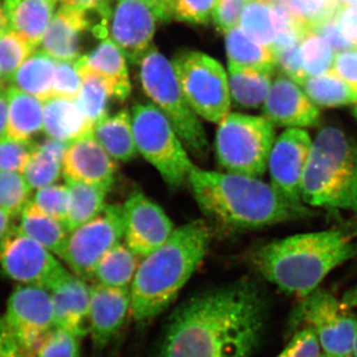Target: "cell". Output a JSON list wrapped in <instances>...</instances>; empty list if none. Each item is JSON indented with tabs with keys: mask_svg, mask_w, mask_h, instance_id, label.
<instances>
[{
	"mask_svg": "<svg viewBox=\"0 0 357 357\" xmlns=\"http://www.w3.org/2000/svg\"><path fill=\"white\" fill-rule=\"evenodd\" d=\"M267 318L266 295L252 279L206 289L171 314L156 357H249Z\"/></svg>",
	"mask_w": 357,
	"mask_h": 357,
	"instance_id": "cell-1",
	"label": "cell"
},
{
	"mask_svg": "<svg viewBox=\"0 0 357 357\" xmlns=\"http://www.w3.org/2000/svg\"><path fill=\"white\" fill-rule=\"evenodd\" d=\"M188 183L204 215L230 229H261L314 213L305 204L289 201L259 178L196 167Z\"/></svg>",
	"mask_w": 357,
	"mask_h": 357,
	"instance_id": "cell-2",
	"label": "cell"
},
{
	"mask_svg": "<svg viewBox=\"0 0 357 357\" xmlns=\"http://www.w3.org/2000/svg\"><path fill=\"white\" fill-rule=\"evenodd\" d=\"M357 256V239L342 229L324 230L277 239L251 257L264 280L303 299L335 268Z\"/></svg>",
	"mask_w": 357,
	"mask_h": 357,
	"instance_id": "cell-3",
	"label": "cell"
},
{
	"mask_svg": "<svg viewBox=\"0 0 357 357\" xmlns=\"http://www.w3.org/2000/svg\"><path fill=\"white\" fill-rule=\"evenodd\" d=\"M211 234L204 220L185 223L143 257L131 284V316L146 325L172 304L208 252Z\"/></svg>",
	"mask_w": 357,
	"mask_h": 357,
	"instance_id": "cell-4",
	"label": "cell"
},
{
	"mask_svg": "<svg viewBox=\"0 0 357 357\" xmlns=\"http://www.w3.org/2000/svg\"><path fill=\"white\" fill-rule=\"evenodd\" d=\"M302 201L314 208L357 213V142L340 129H321L312 140Z\"/></svg>",
	"mask_w": 357,
	"mask_h": 357,
	"instance_id": "cell-5",
	"label": "cell"
},
{
	"mask_svg": "<svg viewBox=\"0 0 357 357\" xmlns=\"http://www.w3.org/2000/svg\"><path fill=\"white\" fill-rule=\"evenodd\" d=\"M139 66L145 95L170 121L189 153L206 158L210 152L206 130L199 115L185 100L172 62L152 45Z\"/></svg>",
	"mask_w": 357,
	"mask_h": 357,
	"instance_id": "cell-6",
	"label": "cell"
},
{
	"mask_svg": "<svg viewBox=\"0 0 357 357\" xmlns=\"http://www.w3.org/2000/svg\"><path fill=\"white\" fill-rule=\"evenodd\" d=\"M276 136L266 117L229 112L218 123L215 155L227 173L259 178L268 168Z\"/></svg>",
	"mask_w": 357,
	"mask_h": 357,
	"instance_id": "cell-7",
	"label": "cell"
},
{
	"mask_svg": "<svg viewBox=\"0 0 357 357\" xmlns=\"http://www.w3.org/2000/svg\"><path fill=\"white\" fill-rule=\"evenodd\" d=\"M131 115L138 153L170 187L178 188L188 182L197 166L165 115L153 103L135 105Z\"/></svg>",
	"mask_w": 357,
	"mask_h": 357,
	"instance_id": "cell-8",
	"label": "cell"
},
{
	"mask_svg": "<svg viewBox=\"0 0 357 357\" xmlns=\"http://www.w3.org/2000/svg\"><path fill=\"white\" fill-rule=\"evenodd\" d=\"M172 65L185 100L199 119L218 124L229 115V76L217 60L202 52L184 51Z\"/></svg>",
	"mask_w": 357,
	"mask_h": 357,
	"instance_id": "cell-9",
	"label": "cell"
},
{
	"mask_svg": "<svg viewBox=\"0 0 357 357\" xmlns=\"http://www.w3.org/2000/svg\"><path fill=\"white\" fill-rule=\"evenodd\" d=\"M291 323L312 328L325 354L352 356L357 318L344 303L325 289L317 288L300 299Z\"/></svg>",
	"mask_w": 357,
	"mask_h": 357,
	"instance_id": "cell-10",
	"label": "cell"
},
{
	"mask_svg": "<svg viewBox=\"0 0 357 357\" xmlns=\"http://www.w3.org/2000/svg\"><path fill=\"white\" fill-rule=\"evenodd\" d=\"M123 239V208L107 206L98 217L70 232L59 257L73 274L86 282L93 280L98 262Z\"/></svg>",
	"mask_w": 357,
	"mask_h": 357,
	"instance_id": "cell-11",
	"label": "cell"
},
{
	"mask_svg": "<svg viewBox=\"0 0 357 357\" xmlns=\"http://www.w3.org/2000/svg\"><path fill=\"white\" fill-rule=\"evenodd\" d=\"M0 268L20 285L48 291L70 273L50 250L20 234L16 227L0 246Z\"/></svg>",
	"mask_w": 357,
	"mask_h": 357,
	"instance_id": "cell-12",
	"label": "cell"
},
{
	"mask_svg": "<svg viewBox=\"0 0 357 357\" xmlns=\"http://www.w3.org/2000/svg\"><path fill=\"white\" fill-rule=\"evenodd\" d=\"M3 318L21 354L32 356L42 338L55 326L50 291L37 286H18L7 301Z\"/></svg>",
	"mask_w": 357,
	"mask_h": 357,
	"instance_id": "cell-13",
	"label": "cell"
},
{
	"mask_svg": "<svg viewBox=\"0 0 357 357\" xmlns=\"http://www.w3.org/2000/svg\"><path fill=\"white\" fill-rule=\"evenodd\" d=\"M312 142L304 129H286L275 140L268 160L272 187L293 203L304 204L302 180Z\"/></svg>",
	"mask_w": 357,
	"mask_h": 357,
	"instance_id": "cell-14",
	"label": "cell"
},
{
	"mask_svg": "<svg viewBox=\"0 0 357 357\" xmlns=\"http://www.w3.org/2000/svg\"><path fill=\"white\" fill-rule=\"evenodd\" d=\"M122 208L124 243L139 257L159 248L175 230L163 208L143 192H134Z\"/></svg>",
	"mask_w": 357,
	"mask_h": 357,
	"instance_id": "cell-15",
	"label": "cell"
},
{
	"mask_svg": "<svg viewBox=\"0 0 357 357\" xmlns=\"http://www.w3.org/2000/svg\"><path fill=\"white\" fill-rule=\"evenodd\" d=\"M157 20L152 9L141 0H116L110 39L131 64H139L151 48Z\"/></svg>",
	"mask_w": 357,
	"mask_h": 357,
	"instance_id": "cell-16",
	"label": "cell"
},
{
	"mask_svg": "<svg viewBox=\"0 0 357 357\" xmlns=\"http://www.w3.org/2000/svg\"><path fill=\"white\" fill-rule=\"evenodd\" d=\"M116 163L91 132L68 144L63 157L62 172L67 182L110 190L116 176Z\"/></svg>",
	"mask_w": 357,
	"mask_h": 357,
	"instance_id": "cell-17",
	"label": "cell"
},
{
	"mask_svg": "<svg viewBox=\"0 0 357 357\" xmlns=\"http://www.w3.org/2000/svg\"><path fill=\"white\" fill-rule=\"evenodd\" d=\"M131 312L130 289L89 286V333L93 349L102 351L119 333Z\"/></svg>",
	"mask_w": 357,
	"mask_h": 357,
	"instance_id": "cell-18",
	"label": "cell"
},
{
	"mask_svg": "<svg viewBox=\"0 0 357 357\" xmlns=\"http://www.w3.org/2000/svg\"><path fill=\"white\" fill-rule=\"evenodd\" d=\"M263 114L274 126L288 128L316 126L321 119L319 107L307 98L300 84L286 76L274 79L263 103Z\"/></svg>",
	"mask_w": 357,
	"mask_h": 357,
	"instance_id": "cell-19",
	"label": "cell"
},
{
	"mask_svg": "<svg viewBox=\"0 0 357 357\" xmlns=\"http://www.w3.org/2000/svg\"><path fill=\"white\" fill-rule=\"evenodd\" d=\"M54 325L82 338L89 333V286L70 273L50 290Z\"/></svg>",
	"mask_w": 357,
	"mask_h": 357,
	"instance_id": "cell-20",
	"label": "cell"
},
{
	"mask_svg": "<svg viewBox=\"0 0 357 357\" xmlns=\"http://www.w3.org/2000/svg\"><path fill=\"white\" fill-rule=\"evenodd\" d=\"M89 27L88 13L61 6L52 18L39 50L57 62L75 63L79 58L82 34Z\"/></svg>",
	"mask_w": 357,
	"mask_h": 357,
	"instance_id": "cell-21",
	"label": "cell"
},
{
	"mask_svg": "<svg viewBox=\"0 0 357 357\" xmlns=\"http://www.w3.org/2000/svg\"><path fill=\"white\" fill-rule=\"evenodd\" d=\"M79 73H91L107 84L110 95L119 100H126L131 93L126 56L112 39H103L95 50L82 56L75 62Z\"/></svg>",
	"mask_w": 357,
	"mask_h": 357,
	"instance_id": "cell-22",
	"label": "cell"
},
{
	"mask_svg": "<svg viewBox=\"0 0 357 357\" xmlns=\"http://www.w3.org/2000/svg\"><path fill=\"white\" fill-rule=\"evenodd\" d=\"M56 0H3L9 29L39 48L56 11Z\"/></svg>",
	"mask_w": 357,
	"mask_h": 357,
	"instance_id": "cell-23",
	"label": "cell"
},
{
	"mask_svg": "<svg viewBox=\"0 0 357 357\" xmlns=\"http://www.w3.org/2000/svg\"><path fill=\"white\" fill-rule=\"evenodd\" d=\"M93 128L76 100L52 98L44 102L43 131L47 137L69 144L93 132Z\"/></svg>",
	"mask_w": 357,
	"mask_h": 357,
	"instance_id": "cell-24",
	"label": "cell"
},
{
	"mask_svg": "<svg viewBox=\"0 0 357 357\" xmlns=\"http://www.w3.org/2000/svg\"><path fill=\"white\" fill-rule=\"evenodd\" d=\"M93 134L115 162L126 163L138 153L134 139L132 115L128 109L105 116L93 126Z\"/></svg>",
	"mask_w": 357,
	"mask_h": 357,
	"instance_id": "cell-25",
	"label": "cell"
},
{
	"mask_svg": "<svg viewBox=\"0 0 357 357\" xmlns=\"http://www.w3.org/2000/svg\"><path fill=\"white\" fill-rule=\"evenodd\" d=\"M8 126L6 136L29 141L43 131L44 102L24 91L8 86Z\"/></svg>",
	"mask_w": 357,
	"mask_h": 357,
	"instance_id": "cell-26",
	"label": "cell"
},
{
	"mask_svg": "<svg viewBox=\"0 0 357 357\" xmlns=\"http://www.w3.org/2000/svg\"><path fill=\"white\" fill-rule=\"evenodd\" d=\"M68 144L47 138L35 143L23 176L32 191L55 184L62 172V162Z\"/></svg>",
	"mask_w": 357,
	"mask_h": 357,
	"instance_id": "cell-27",
	"label": "cell"
},
{
	"mask_svg": "<svg viewBox=\"0 0 357 357\" xmlns=\"http://www.w3.org/2000/svg\"><path fill=\"white\" fill-rule=\"evenodd\" d=\"M274 70L229 66L231 100L244 109L260 107L266 100L273 83Z\"/></svg>",
	"mask_w": 357,
	"mask_h": 357,
	"instance_id": "cell-28",
	"label": "cell"
},
{
	"mask_svg": "<svg viewBox=\"0 0 357 357\" xmlns=\"http://www.w3.org/2000/svg\"><path fill=\"white\" fill-rule=\"evenodd\" d=\"M55 70V60L42 51H34L14 74L9 86L46 102L52 98Z\"/></svg>",
	"mask_w": 357,
	"mask_h": 357,
	"instance_id": "cell-29",
	"label": "cell"
},
{
	"mask_svg": "<svg viewBox=\"0 0 357 357\" xmlns=\"http://www.w3.org/2000/svg\"><path fill=\"white\" fill-rule=\"evenodd\" d=\"M16 229L57 256L60 255L69 236L62 222L49 217L31 201L20 213V225H16Z\"/></svg>",
	"mask_w": 357,
	"mask_h": 357,
	"instance_id": "cell-30",
	"label": "cell"
},
{
	"mask_svg": "<svg viewBox=\"0 0 357 357\" xmlns=\"http://www.w3.org/2000/svg\"><path fill=\"white\" fill-rule=\"evenodd\" d=\"M225 49L229 66L261 70L276 68L273 50L251 39L239 25L225 33Z\"/></svg>",
	"mask_w": 357,
	"mask_h": 357,
	"instance_id": "cell-31",
	"label": "cell"
},
{
	"mask_svg": "<svg viewBox=\"0 0 357 357\" xmlns=\"http://www.w3.org/2000/svg\"><path fill=\"white\" fill-rule=\"evenodd\" d=\"M139 264V256L126 243L117 244L98 262L93 280L107 287L130 289Z\"/></svg>",
	"mask_w": 357,
	"mask_h": 357,
	"instance_id": "cell-32",
	"label": "cell"
},
{
	"mask_svg": "<svg viewBox=\"0 0 357 357\" xmlns=\"http://www.w3.org/2000/svg\"><path fill=\"white\" fill-rule=\"evenodd\" d=\"M67 185L70 204L64 225L70 234L102 213L109 189L84 183L67 182Z\"/></svg>",
	"mask_w": 357,
	"mask_h": 357,
	"instance_id": "cell-33",
	"label": "cell"
},
{
	"mask_svg": "<svg viewBox=\"0 0 357 357\" xmlns=\"http://www.w3.org/2000/svg\"><path fill=\"white\" fill-rule=\"evenodd\" d=\"M301 86L317 107H337L357 103L356 91L332 72L307 77Z\"/></svg>",
	"mask_w": 357,
	"mask_h": 357,
	"instance_id": "cell-34",
	"label": "cell"
},
{
	"mask_svg": "<svg viewBox=\"0 0 357 357\" xmlns=\"http://www.w3.org/2000/svg\"><path fill=\"white\" fill-rule=\"evenodd\" d=\"M239 27L251 39L271 47L276 36L271 0H251L241 15Z\"/></svg>",
	"mask_w": 357,
	"mask_h": 357,
	"instance_id": "cell-35",
	"label": "cell"
},
{
	"mask_svg": "<svg viewBox=\"0 0 357 357\" xmlns=\"http://www.w3.org/2000/svg\"><path fill=\"white\" fill-rule=\"evenodd\" d=\"M82 77V88L76 102L79 109L93 126L109 115L107 107L112 98L107 84L91 73H79Z\"/></svg>",
	"mask_w": 357,
	"mask_h": 357,
	"instance_id": "cell-36",
	"label": "cell"
},
{
	"mask_svg": "<svg viewBox=\"0 0 357 357\" xmlns=\"http://www.w3.org/2000/svg\"><path fill=\"white\" fill-rule=\"evenodd\" d=\"M303 67L307 77L321 76L332 70L335 50L325 39L307 30L300 42Z\"/></svg>",
	"mask_w": 357,
	"mask_h": 357,
	"instance_id": "cell-37",
	"label": "cell"
},
{
	"mask_svg": "<svg viewBox=\"0 0 357 357\" xmlns=\"http://www.w3.org/2000/svg\"><path fill=\"white\" fill-rule=\"evenodd\" d=\"M31 192L23 174L0 172V210L11 217L20 215L31 201Z\"/></svg>",
	"mask_w": 357,
	"mask_h": 357,
	"instance_id": "cell-38",
	"label": "cell"
},
{
	"mask_svg": "<svg viewBox=\"0 0 357 357\" xmlns=\"http://www.w3.org/2000/svg\"><path fill=\"white\" fill-rule=\"evenodd\" d=\"M34 51L31 45L11 29L0 36V70L8 86L14 74Z\"/></svg>",
	"mask_w": 357,
	"mask_h": 357,
	"instance_id": "cell-39",
	"label": "cell"
},
{
	"mask_svg": "<svg viewBox=\"0 0 357 357\" xmlns=\"http://www.w3.org/2000/svg\"><path fill=\"white\" fill-rule=\"evenodd\" d=\"M79 338L74 333L53 328L47 333L35 349L34 357H79Z\"/></svg>",
	"mask_w": 357,
	"mask_h": 357,
	"instance_id": "cell-40",
	"label": "cell"
},
{
	"mask_svg": "<svg viewBox=\"0 0 357 357\" xmlns=\"http://www.w3.org/2000/svg\"><path fill=\"white\" fill-rule=\"evenodd\" d=\"M31 202L49 217L64 225L69 211V188L67 185H47L37 190Z\"/></svg>",
	"mask_w": 357,
	"mask_h": 357,
	"instance_id": "cell-41",
	"label": "cell"
},
{
	"mask_svg": "<svg viewBox=\"0 0 357 357\" xmlns=\"http://www.w3.org/2000/svg\"><path fill=\"white\" fill-rule=\"evenodd\" d=\"M31 140H17L4 136L0 138V172L23 174L34 149Z\"/></svg>",
	"mask_w": 357,
	"mask_h": 357,
	"instance_id": "cell-42",
	"label": "cell"
},
{
	"mask_svg": "<svg viewBox=\"0 0 357 357\" xmlns=\"http://www.w3.org/2000/svg\"><path fill=\"white\" fill-rule=\"evenodd\" d=\"M82 88V77L75 63L56 61L52 98L76 100Z\"/></svg>",
	"mask_w": 357,
	"mask_h": 357,
	"instance_id": "cell-43",
	"label": "cell"
},
{
	"mask_svg": "<svg viewBox=\"0 0 357 357\" xmlns=\"http://www.w3.org/2000/svg\"><path fill=\"white\" fill-rule=\"evenodd\" d=\"M218 0H176L173 16L178 21L206 24L215 13Z\"/></svg>",
	"mask_w": 357,
	"mask_h": 357,
	"instance_id": "cell-44",
	"label": "cell"
},
{
	"mask_svg": "<svg viewBox=\"0 0 357 357\" xmlns=\"http://www.w3.org/2000/svg\"><path fill=\"white\" fill-rule=\"evenodd\" d=\"M319 338L310 326L299 328L276 357H321Z\"/></svg>",
	"mask_w": 357,
	"mask_h": 357,
	"instance_id": "cell-45",
	"label": "cell"
},
{
	"mask_svg": "<svg viewBox=\"0 0 357 357\" xmlns=\"http://www.w3.org/2000/svg\"><path fill=\"white\" fill-rule=\"evenodd\" d=\"M300 42L285 47L281 50L275 52L274 54L276 67L283 72L284 76L288 77L301 86L307 76L303 67Z\"/></svg>",
	"mask_w": 357,
	"mask_h": 357,
	"instance_id": "cell-46",
	"label": "cell"
},
{
	"mask_svg": "<svg viewBox=\"0 0 357 357\" xmlns=\"http://www.w3.org/2000/svg\"><path fill=\"white\" fill-rule=\"evenodd\" d=\"M251 0H218L213 20L220 31L227 33L241 22L244 9Z\"/></svg>",
	"mask_w": 357,
	"mask_h": 357,
	"instance_id": "cell-47",
	"label": "cell"
},
{
	"mask_svg": "<svg viewBox=\"0 0 357 357\" xmlns=\"http://www.w3.org/2000/svg\"><path fill=\"white\" fill-rule=\"evenodd\" d=\"M331 72L357 93V47L337 53Z\"/></svg>",
	"mask_w": 357,
	"mask_h": 357,
	"instance_id": "cell-48",
	"label": "cell"
},
{
	"mask_svg": "<svg viewBox=\"0 0 357 357\" xmlns=\"http://www.w3.org/2000/svg\"><path fill=\"white\" fill-rule=\"evenodd\" d=\"M338 21L345 40L351 47H357V3L349 4L344 1Z\"/></svg>",
	"mask_w": 357,
	"mask_h": 357,
	"instance_id": "cell-49",
	"label": "cell"
},
{
	"mask_svg": "<svg viewBox=\"0 0 357 357\" xmlns=\"http://www.w3.org/2000/svg\"><path fill=\"white\" fill-rule=\"evenodd\" d=\"M59 1L62 6L79 9L88 13L91 11V13L100 14L105 20H109V16H112L110 0H59Z\"/></svg>",
	"mask_w": 357,
	"mask_h": 357,
	"instance_id": "cell-50",
	"label": "cell"
},
{
	"mask_svg": "<svg viewBox=\"0 0 357 357\" xmlns=\"http://www.w3.org/2000/svg\"><path fill=\"white\" fill-rule=\"evenodd\" d=\"M20 345L6 325L3 316H0V357H20Z\"/></svg>",
	"mask_w": 357,
	"mask_h": 357,
	"instance_id": "cell-51",
	"label": "cell"
},
{
	"mask_svg": "<svg viewBox=\"0 0 357 357\" xmlns=\"http://www.w3.org/2000/svg\"><path fill=\"white\" fill-rule=\"evenodd\" d=\"M146 3L156 15L157 20L169 21L173 17L176 0H141Z\"/></svg>",
	"mask_w": 357,
	"mask_h": 357,
	"instance_id": "cell-52",
	"label": "cell"
},
{
	"mask_svg": "<svg viewBox=\"0 0 357 357\" xmlns=\"http://www.w3.org/2000/svg\"><path fill=\"white\" fill-rule=\"evenodd\" d=\"M8 126V98L6 89H0V138L6 136Z\"/></svg>",
	"mask_w": 357,
	"mask_h": 357,
	"instance_id": "cell-53",
	"label": "cell"
},
{
	"mask_svg": "<svg viewBox=\"0 0 357 357\" xmlns=\"http://www.w3.org/2000/svg\"><path fill=\"white\" fill-rule=\"evenodd\" d=\"M13 218L6 211L0 210V246L15 227L13 225Z\"/></svg>",
	"mask_w": 357,
	"mask_h": 357,
	"instance_id": "cell-54",
	"label": "cell"
},
{
	"mask_svg": "<svg viewBox=\"0 0 357 357\" xmlns=\"http://www.w3.org/2000/svg\"><path fill=\"white\" fill-rule=\"evenodd\" d=\"M9 29L6 13H4L3 0H0V36Z\"/></svg>",
	"mask_w": 357,
	"mask_h": 357,
	"instance_id": "cell-55",
	"label": "cell"
},
{
	"mask_svg": "<svg viewBox=\"0 0 357 357\" xmlns=\"http://www.w3.org/2000/svg\"><path fill=\"white\" fill-rule=\"evenodd\" d=\"M352 356L357 357V328L356 337H354V347H352Z\"/></svg>",
	"mask_w": 357,
	"mask_h": 357,
	"instance_id": "cell-56",
	"label": "cell"
},
{
	"mask_svg": "<svg viewBox=\"0 0 357 357\" xmlns=\"http://www.w3.org/2000/svg\"><path fill=\"white\" fill-rule=\"evenodd\" d=\"M8 86V84L6 83V79L2 76L1 70H0V89H6Z\"/></svg>",
	"mask_w": 357,
	"mask_h": 357,
	"instance_id": "cell-57",
	"label": "cell"
},
{
	"mask_svg": "<svg viewBox=\"0 0 357 357\" xmlns=\"http://www.w3.org/2000/svg\"><path fill=\"white\" fill-rule=\"evenodd\" d=\"M321 357H354V356H332V354H325V352H323V354H321Z\"/></svg>",
	"mask_w": 357,
	"mask_h": 357,
	"instance_id": "cell-58",
	"label": "cell"
},
{
	"mask_svg": "<svg viewBox=\"0 0 357 357\" xmlns=\"http://www.w3.org/2000/svg\"><path fill=\"white\" fill-rule=\"evenodd\" d=\"M352 114H354V117H356L357 121V103L356 105V107H354V110H352Z\"/></svg>",
	"mask_w": 357,
	"mask_h": 357,
	"instance_id": "cell-59",
	"label": "cell"
},
{
	"mask_svg": "<svg viewBox=\"0 0 357 357\" xmlns=\"http://www.w3.org/2000/svg\"><path fill=\"white\" fill-rule=\"evenodd\" d=\"M20 357H34V356H29V354H21Z\"/></svg>",
	"mask_w": 357,
	"mask_h": 357,
	"instance_id": "cell-60",
	"label": "cell"
},
{
	"mask_svg": "<svg viewBox=\"0 0 357 357\" xmlns=\"http://www.w3.org/2000/svg\"><path fill=\"white\" fill-rule=\"evenodd\" d=\"M56 1H57V2H58V1H59V0H56Z\"/></svg>",
	"mask_w": 357,
	"mask_h": 357,
	"instance_id": "cell-61",
	"label": "cell"
}]
</instances>
